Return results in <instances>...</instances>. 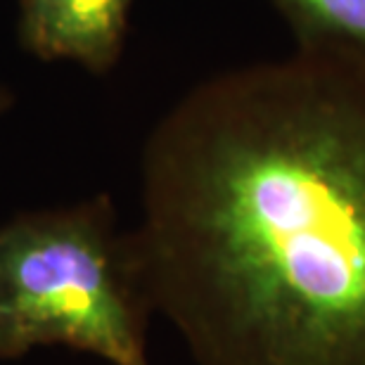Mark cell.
Returning <instances> with one entry per match:
<instances>
[{
    "mask_svg": "<svg viewBox=\"0 0 365 365\" xmlns=\"http://www.w3.org/2000/svg\"><path fill=\"white\" fill-rule=\"evenodd\" d=\"M130 230L195 365H365V53L204 78L143 150Z\"/></svg>",
    "mask_w": 365,
    "mask_h": 365,
    "instance_id": "1",
    "label": "cell"
},
{
    "mask_svg": "<svg viewBox=\"0 0 365 365\" xmlns=\"http://www.w3.org/2000/svg\"><path fill=\"white\" fill-rule=\"evenodd\" d=\"M0 306L24 351L57 344L109 365H150L155 309L107 195L0 225Z\"/></svg>",
    "mask_w": 365,
    "mask_h": 365,
    "instance_id": "2",
    "label": "cell"
},
{
    "mask_svg": "<svg viewBox=\"0 0 365 365\" xmlns=\"http://www.w3.org/2000/svg\"><path fill=\"white\" fill-rule=\"evenodd\" d=\"M133 0H19L17 38L38 60H71L93 74L119 62Z\"/></svg>",
    "mask_w": 365,
    "mask_h": 365,
    "instance_id": "3",
    "label": "cell"
},
{
    "mask_svg": "<svg viewBox=\"0 0 365 365\" xmlns=\"http://www.w3.org/2000/svg\"><path fill=\"white\" fill-rule=\"evenodd\" d=\"M299 41H323L365 53V0H273Z\"/></svg>",
    "mask_w": 365,
    "mask_h": 365,
    "instance_id": "4",
    "label": "cell"
},
{
    "mask_svg": "<svg viewBox=\"0 0 365 365\" xmlns=\"http://www.w3.org/2000/svg\"><path fill=\"white\" fill-rule=\"evenodd\" d=\"M26 351L21 349L17 334H14L10 320H7L3 306H0V359H17L24 356Z\"/></svg>",
    "mask_w": 365,
    "mask_h": 365,
    "instance_id": "5",
    "label": "cell"
},
{
    "mask_svg": "<svg viewBox=\"0 0 365 365\" xmlns=\"http://www.w3.org/2000/svg\"><path fill=\"white\" fill-rule=\"evenodd\" d=\"M14 105V93L5 86H0V116H3L7 109Z\"/></svg>",
    "mask_w": 365,
    "mask_h": 365,
    "instance_id": "6",
    "label": "cell"
}]
</instances>
